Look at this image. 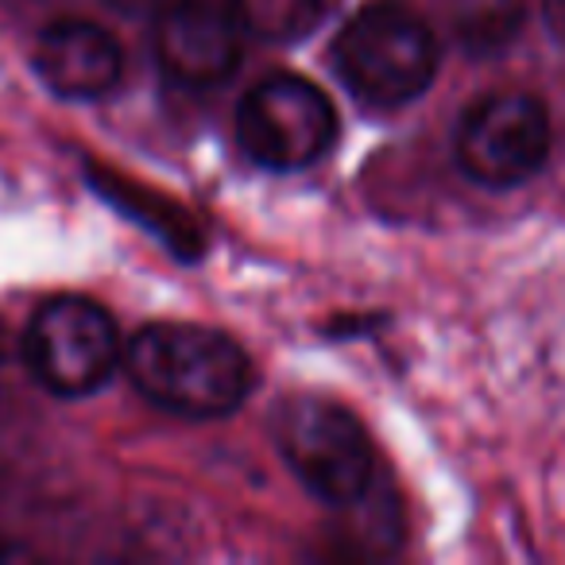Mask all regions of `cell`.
Masks as SVG:
<instances>
[{
    "mask_svg": "<svg viewBox=\"0 0 565 565\" xmlns=\"http://www.w3.org/2000/svg\"><path fill=\"white\" fill-rule=\"evenodd\" d=\"M275 446L310 495L353 508L369 495L376 457L361 418L322 395H291L275 415Z\"/></svg>",
    "mask_w": 565,
    "mask_h": 565,
    "instance_id": "cell-3",
    "label": "cell"
},
{
    "mask_svg": "<svg viewBox=\"0 0 565 565\" xmlns=\"http://www.w3.org/2000/svg\"><path fill=\"white\" fill-rule=\"evenodd\" d=\"M554 128L546 105L523 89H495L472 102L457 120L454 156L465 179L488 190L531 182L546 167Z\"/></svg>",
    "mask_w": 565,
    "mask_h": 565,
    "instance_id": "cell-6",
    "label": "cell"
},
{
    "mask_svg": "<svg viewBox=\"0 0 565 565\" xmlns=\"http://www.w3.org/2000/svg\"><path fill=\"white\" fill-rule=\"evenodd\" d=\"M550 24L565 40V0H550Z\"/></svg>",
    "mask_w": 565,
    "mask_h": 565,
    "instance_id": "cell-10",
    "label": "cell"
},
{
    "mask_svg": "<svg viewBox=\"0 0 565 565\" xmlns=\"http://www.w3.org/2000/svg\"><path fill=\"white\" fill-rule=\"evenodd\" d=\"M236 140L264 171H307L338 143V109L322 86L295 74H271L244 94Z\"/></svg>",
    "mask_w": 565,
    "mask_h": 565,
    "instance_id": "cell-5",
    "label": "cell"
},
{
    "mask_svg": "<svg viewBox=\"0 0 565 565\" xmlns=\"http://www.w3.org/2000/svg\"><path fill=\"white\" fill-rule=\"evenodd\" d=\"M28 369L51 395L86 399L102 392L125 364L113 315L86 295H58L32 315L24 333Z\"/></svg>",
    "mask_w": 565,
    "mask_h": 565,
    "instance_id": "cell-4",
    "label": "cell"
},
{
    "mask_svg": "<svg viewBox=\"0 0 565 565\" xmlns=\"http://www.w3.org/2000/svg\"><path fill=\"white\" fill-rule=\"evenodd\" d=\"M35 74L66 102H102L125 78V55L105 28L89 20H55L32 51Z\"/></svg>",
    "mask_w": 565,
    "mask_h": 565,
    "instance_id": "cell-8",
    "label": "cell"
},
{
    "mask_svg": "<svg viewBox=\"0 0 565 565\" xmlns=\"http://www.w3.org/2000/svg\"><path fill=\"white\" fill-rule=\"evenodd\" d=\"M132 387L179 418H228L256 387L252 356L228 333L194 322H151L125 345Z\"/></svg>",
    "mask_w": 565,
    "mask_h": 565,
    "instance_id": "cell-1",
    "label": "cell"
},
{
    "mask_svg": "<svg viewBox=\"0 0 565 565\" xmlns=\"http://www.w3.org/2000/svg\"><path fill=\"white\" fill-rule=\"evenodd\" d=\"M438 35L423 17L395 0L364 4L333 43V63L349 94L376 109H399L438 78Z\"/></svg>",
    "mask_w": 565,
    "mask_h": 565,
    "instance_id": "cell-2",
    "label": "cell"
},
{
    "mask_svg": "<svg viewBox=\"0 0 565 565\" xmlns=\"http://www.w3.org/2000/svg\"><path fill=\"white\" fill-rule=\"evenodd\" d=\"M156 58L174 86L213 89L241 63V24L213 0H171L156 17Z\"/></svg>",
    "mask_w": 565,
    "mask_h": 565,
    "instance_id": "cell-7",
    "label": "cell"
},
{
    "mask_svg": "<svg viewBox=\"0 0 565 565\" xmlns=\"http://www.w3.org/2000/svg\"><path fill=\"white\" fill-rule=\"evenodd\" d=\"M244 35L259 43H299L318 28L326 0H228Z\"/></svg>",
    "mask_w": 565,
    "mask_h": 565,
    "instance_id": "cell-9",
    "label": "cell"
}]
</instances>
